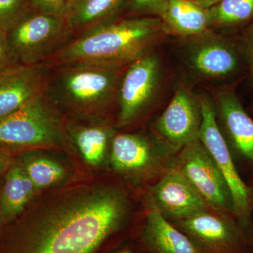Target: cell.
Returning a JSON list of instances; mask_svg holds the SVG:
<instances>
[{
  "instance_id": "1",
  "label": "cell",
  "mask_w": 253,
  "mask_h": 253,
  "mask_svg": "<svg viewBox=\"0 0 253 253\" xmlns=\"http://www.w3.org/2000/svg\"><path fill=\"white\" fill-rule=\"evenodd\" d=\"M129 201L111 186L68 191L23 230L12 253H92L126 221Z\"/></svg>"
},
{
  "instance_id": "2",
  "label": "cell",
  "mask_w": 253,
  "mask_h": 253,
  "mask_svg": "<svg viewBox=\"0 0 253 253\" xmlns=\"http://www.w3.org/2000/svg\"><path fill=\"white\" fill-rule=\"evenodd\" d=\"M166 33L159 18L114 19L81 32L46 64L86 63L126 68L153 52Z\"/></svg>"
},
{
  "instance_id": "3",
  "label": "cell",
  "mask_w": 253,
  "mask_h": 253,
  "mask_svg": "<svg viewBox=\"0 0 253 253\" xmlns=\"http://www.w3.org/2000/svg\"><path fill=\"white\" fill-rule=\"evenodd\" d=\"M46 92L56 105L81 115H94L117 101L118 85L125 68L86 63L54 66Z\"/></svg>"
},
{
  "instance_id": "4",
  "label": "cell",
  "mask_w": 253,
  "mask_h": 253,
  "mask_svg": "<svg viewBox=\"0 0 253 253\" xmlns=\"http://www.w3.org/2000/svg\"><path fill=\"white\" fill-rule=\"evenodd\" d=\"M73 31L63 16L31 9L6 31L10 51L18 66L41 64L72 39Z\"/></svg>"
},
{
  "instance_id": "5",
  "label": "cell",
  "mask_w": 253,
  "mask_h": 253,
  "mask_svg": "<svg viewBox=\"0 0 253 253\" xmlns=\"http://www.w3.org/2000/svg\"><path fill=\"white\" fill-rule=\"evenodd\" d=\"M66 139L62 121L46 91L0 119V146H56Z\"/></svg>"
},
{
  "instance_id": "6",
  "label": "cell",
  "mask_w": 253,
  "mask_h": 253,
  "mask_svg": "<svg viewBox=\"0 0 253 253\" xmlns=\"http://www.w3.org/2000/svg\"><path fill=\"white\" fill-rule=\"evenodd\" d=\"M202 111L199 140L212 158L224 177L232 199L234 214L247 235L253 208L249 188L241 175L229 144L219 126L212 99L199 95Z\"/></svg>"
},
{
  "instance_id": "7",
  "label": "cell",
  "mask_w": 253,
  "mask_h": 253,
  "mask_svg": "<svg viewBox=\"0 0 253 253\" xmlns=\"http://www.w3.org/2000/svg\"><path fill=\"white\" fill-rule=\"evenodd\" d=\"M179 39L181 59L196 80L224 81L237 74L244 64L238 44L211 29Z\"/></svg>"
},
{
  "instance_id": "8",
  "label": "cell",
  "mask_w": 253,
  "mask_h": 253,
  "mask_svg": "<svg viewBox=\"0 0 253 253\" xmlns=\"http://www.w3.org/2000/svg\"><path fill=\"white\" fill-rule=\"evenodd\" d=\"M198 253H247V235L234 214L211 208L170 221Z\"/></svg>"
},
{
  "instance_id": "9",
  "label": "cell",
  "mask_w": 253,
  "mask_h": 253,
  "mask_svg": "<svg viewBox=\"0 0 253 253\" xmlns=\"http://www.w3.org/2000/svg\"><path fill=\"white\" fill-rule=\"evenodd\" d=\"M109 153L113 169L136 179L162 175L173 161L172 153L154 134H115Z\"/></svg>"
},
{
  "instance_id": "10",
  "label": "cell",
  "mask_w": 253,
  "mask_h": 253,
  "mask_svg": "<svg viewBox=\"0 0 253 253\" xmlns=\"http://www.w3.org/2000/svg\"><path fill=\"white\" fill-rule=\"evenodd\" d=\"M162 66L154 52L125 68L118 85V126H129L144 114L157 97L162 82Z\"/></svg>"
},
{
  "instance_id": "11",
  "label": "cell",
  "mask_w": 253,
  "mask_h": 253,
  "mask_svg": "<svg viewBox=\"0 0 253 253\" xmlns=\"http://www.w3.org/2000/svg\"><path fill=\"white\" fill-rule=\"evenodd\" d=\"M172 165L214 211L234 214L230 191L212 158L201 141L183 148Z\"/></svg>"
},
{
  "instance_id": "12",
  "label": "cell",
  "mask_w": 253,
  "mask_h": 253,
  "mask_svg": "<svg viewBox=\"0 0 253 253\" xmlns=\"http://www.w3.org/2000/svg\"><path fill=\"white\" fill-rule=\"evenodd\" d=\"M202 111L199 95L184 84L177 88L166 109L155 121L154 135L172 154L199 140Z\"/></svg>"
},
{
  "instance_id": "13",
  "label": "cell",
  "mask_w": 253,
  "mask_h": 253,
  "mask_svg": "<svg viewBox=\"0 0 253 253\" xmlns=\"http://www.w3.org/2000/svg\"><path fill=\"white\" fill-rule=\"evenodd\" d=\"M219 126L235 162L253 168V118L236 92V83L221 86L212 100ZM237 165V164H236Z\"/></svg>"
},
{
  "instance_id": "14",
  "label": "cell",
  "mask_w": 253,
  "mask_h": 253,
  "mask_svg": "<svg viewBox=\"0 0 253 253\" xmlns=\"http://www.w3.org/2000/svg\"><path fill=\"white\" fill-rule=\"evenodd\" d=\"M149 194L152 209L169 221L184 219L210 208L172 163L150 188Z\"/></svg>"
},
{
  "instance_id": "15",
  "label": "cell",
  "mask_w": 253,
  "mask_h": 253,
  "mask_svg": "<svg viewBox=\"0 0 253 253\" xmlns=\"http://www.w3.org/2000/svg\"><path fill=\"white\" fill-rule=\"evenodd\" d=\"M48 67L44 63L18 66L0 73V119L45 92Z\"/></svg>"
},
{
  "instance_id": "16",
  "label": "cell",
  "mask_w": 253,
  "mask_h": 253,
  "mask_svg": "<svg viewBox=\"0 0 253 253\" xmlns=\"http://www.w3.org/2000/svg\"><path fill=\"white\" fill-rule=\"evenodd\" d=\"M166 34L188 38L211 29L207 10L192 0H166L158 11Z\"/></svg>"
},
{
  "instance_id": "17",
  "label": "cell",
  "mask_w": 253,
  "mask_h": 253,
  "mask_svg": "<svg viewBox=\"0 0 253 253\" xmlns=\"http://www.w3.org/2000/svg\"><path fill=\"white\" fill-rule=\"evenodd\" d=\"M142 239L151 253H198L189 238L154 209L146 216Z\"/></svg>"
},
{
  "instance_id": "18",
  "label": "cell",
  "mask_w": 253,
  "mask_h": 253,
  "mask_svg": "<svg viewBox=\"0 0 253 253\" xmlns=\"http://www.w3.org/2000/svg\"><path fill=\"white\" fill-rule=\"evenodd\" d=\"M65 129L86 162L96 166L102 163L115 134L112 128L103 123L71 124Z\"/></svg>"
},
{
  "instance_id": "19",
  "label": "cell",
  "mask_w": 253,
  "mask_h": 253,
  "mask_svg": "<svg viewBox=\"0 0 253 253\" xmlns=\"http://www.w3.org/2000/svg\"><path fill=\"white\" fill-rule=\"evenodd\" d=\"M128 0H71L66 11L68 26L81 33L116 19L115 16Z\"/></svg>"
},
{
  "instance_id": "20",
  "label": "cell",
  "mask_w": 253,
  "mask_h": 253,
  "mask_svg": "<svg viewBox=\"0 0 253 253\" xmlns=\"http://www.w3.org/2000/svg\"><path fill=\"white\" fill-rule=\"evenodd\" d=\"M0 194L1 219L10 221L20 214L36 191L21 163L11 164Z\"/></svg>"
},
{
  "instance_id": "21",
  "label": "cell",
  "mask_w": 253,
  "mask_h": 253,
  "mask_svg": "<svg viewBox=\"0 0 253 253\" xmlns=\"http://www.w3.org/2000/svg\"><path fill=\"white\" fill-rule=\"evenodd\" d=\"M19 162L37 190L54 185L66 176L62 166L42 155L27 153L21 156Z\"/></svg>"
},
{
  "instance_id": "22",
  "label": "cell",
  "mask_w": 253,
  "mask_h": 253,
  "mask_svg": "<svg viewBox=\"0 0 253 253\" xmlns=\"http://www.w3.org/2000/svg\"><path fill=\"white\" fill-rule=\"evenodd\" d=\"M206 10L211 27H233L253 17V0H221Z\"/></svg>"
},
{
  "instance_id": "23",
  "label": "cell",
  "mask_w": 253,
  "mask_h": 253,
  "mask_svg": "<svg viewBox=\"0 0 253 253\" xmlns=\"http://www.w3.org/2000/svg\"><path fill=\"white\" fill-rule=\"evenodd\" d=\"M31 9L30 0H0V28L7 31Z\"/></svg>"
},
{
  "instance_id": "24",
  "label": "cell",
  "mask_w": 253,
  "mask_h": 253,
  "mask_svg": "<svg viewBox=\"0 0 253 253\" xmlns=\"http://www.w3.org/2000/svg\"><path fill=\"white\" fill-rule=\"evenodd\" d=\"M238 45L244 64L248 67L250 83L253 88V22L246 28Z\"/></svg>"
},
{
  "instance_id": "25",
  "label": "cell",
  "mask_w": 253,
  "mask_h": 253,
  "mask_svg": "<svg viewBox=\"0 0 253 253\" xmlns=\"http://www.w3.org/2000/svg\"><path fill=\"white\" fill-rule=\"evenodd\" d=\"M71 0H30L32 9L44 14L63 16L66 15Z\"/></svg>"
},
{
  "instance_id": "26",
  "label": "cell",
  "mask_w": 253,
  "mask_h": 253,
  "mask_svg": "<svg viewBox=\"0 0 253 253\" xmlns=\"http://www.w3.org/2000/svg\"><path fill=\"white\" fill-rule=\"evenodd\" d=\"M166 0H128V10L133 14H158Z\"/></svg>"
},
{
  "instance_id": "27",
  "label": "cell",
  "mask_w": 253,
  "mask_h": 253,
  "mask_svg": "<svg viewBox=\"0 0 253 253\" xmlns=\"http://www.w3.org/2000/svg\"><path fill=\"white\" fill-rule=\"evenodd\" d=\"M16 66H18L10 51L6 32L0 28V73Z\"/></svg>"
},
{
  "instance_id": "28",
  "label": "cell",
  "mask_w": 253,
  "mask_h": 253,
  "mask_svg": "<svg viewBox=\"0 0 253 253\" xmlns=\"http://www.w3.org/2000/svg\"><path fill=\"white\" fill-rule=\"evenodd\" d=\"M11 159L3 150L0 149V174L9 169L11 165Z\"/></svg>"
},
{
  "instance_id": "29",
  "label": "cell",
  "mask_w": 253,
  "mask_h": 253,
  "mask_svg": "<svg viewBox=\"0 0 253 253\" xmlns=\"http://www.w3.org/2000/svg\"><path fill=\"white\" fill-rule=\"evenodd\" d=\"M247 253H253V217L247 232Z\"/></svg>"
},
{
  "instance_id": "30",
  "label": "cell",
  "mask_w": 253,
  "mask_h": 253,
  "mask_svg": "<svg viewBox=\"0 0 253 253\" xmlns=\"http://www.w3.org/2000/svg\"><path fill=\"white\" fill-rule=\"evenodd\" d=\"M200 7L204 9H208L212 7L214 5L217 4L221 0H192Z\"/></svg>"
},
{
  "instance_id": "31",
  "label": "cell",
  "mask_w": 253,
  "mask_h": 253,
  "mask_svg": "<svg viewBox=\"0 0 253 253\" xmlns=\"http://www.w3.org/2000/svg\"><path fill=\"white\" fill-rule=\"evenodd\" d=\"M246 185H247L248 188H249L250 195H251V203H252L253 208V175L252 179H251V181H250L249 184H246Z\"/></svg>"
},
{
  "instance_id": "32",
  "label": "cell",
  "mask_w": 253,
  "mask_h": 253,
  "mask_svg": "<svg viewBox=\"0 0 253 253\" xmlns=\"http://www.w3.org/2000/svg\"><path fill=\"white\" fill-rule=\"evenodd\" d=\"M118 253H133L131 252V251H129V250H126V251H121V252H120Z\"/></svg>"
},
{
  "instance_id": "33",
  "label": "cell",
  "mask_w": 253,
  "mask_h": 253,
  "mask_svg": "<svg viewBox=\"0 0 253 253\" xmlns=\"http://www.w3.org/2000/svg\"><path fill=\"white\" fill-rule=\"evenodd\" d=\"M1 219V207H0V221Z\"/></svg>"
},
{
  "instance_id": "34",
  "label": "cell",
  "mask_w": 253,
  "mask_h": 253,
  "mask_svg": "<svg viewBox=\"0 0 253 253\" xmlns=\"http://www.w3.org/2000/svg\"><path fill=\"white\" fill-rule=\"evenodd\" d=\"M252 111H253V106H252Z\"/></svg>"
}]
</instances>
